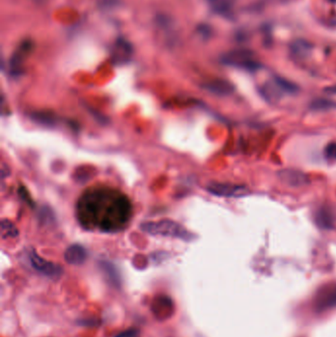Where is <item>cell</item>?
Returning a JSON list of instances; mask_svg holds the SVG:
<instances>
[{
  "label": "cell",
  "mask_w": 336,
  "mask_h": 337,
  "mask_svg": "<svg viewBox=\"0 0 336 337\" xmlns=\"http://www.w3.org/2000/svg\"><path fill=\"white\" fill-rule=\"evenodd\" d=\"M335 106L336 103L334 102L326 99H318L311 103V108L315 111H326L333 109Z\"/></svg>",
  "instance_id": "16"
},
{
  "label": "cell",
  "mask_w": 336,
  "mask_h": 337,
  "mask_svg": "<svg viewBox=\"0 0 336 337\" xmlns=\"http://www.w3.org/2000/svg\"><path fill=\"white\" fill-rule=\"evenodd\" d=\"M276 85L278 86V88L281 89L282 91H285V92H288V93H292V92H295L296 91V86L286 81V80H283L281 78H277L276 79Z\"/></svg>",
  "instance_id": "17"
},
{
  "label": "cell",
  "mask_w": 336,
  "mask_h": 337,
  "mask_svg": "<svg viewBox=\"0 0 336 337\" xmlns=\"http://www.w3.org/2000/svg\"><path fill=\"white\" fill-rule=\"evenodd\" d=\"M222 61L227 65L242 67L249 70L256 69L259 66L257 61L253 59V54L247 49L232 50L223 56Z\"/></svg>",
  "instance_id": "3"
},
{
  "label": "cell",
  "mask_w": 336,
  "mask_h": 337,
  "mask_svg": "<svg viewBox=\"0 0 336 337\" xmlns=\"http://www.w3.org/2000/svg\"><path fill=\"white\" fill-rule=\"evenodd\" d=\"M203 87L207 91L219 96L229 95L234 91V86L230 82L223 79H214L212 81H209L205 83Z\"/></svg>",
  "instance_id": "13"
},
{
  "label": "cell",
  "mask_w": 336,
  "mask_h": 337,
  "mask_svg": "<svg viewBox=\"0 0 336 337\" xmlns=\"http://www.w3.org/2000/svg\"><path fill=\"white\" fill-rule=\"evenodd\" d=\"M29 258L32 266L37 271H39L40 273L44 274L45 276L57 277V276L60 275L61 272H62V269L59 265L45 261L43 257L38 255L34 250H32L30 252Z\"/></svg>",
  "instance_id": "5"
},
{
  "label": "cell",
  "mask_w": 336,
  "mask_h": 337,
  "mask_svg": "<svg viewBox=\"0 0 336 337\" xmlns=\"http://www.w3.org/2000/svg\"><path fill=\"white\" fill-rule=\"evenodd\" d=\"M133 49L132 45L128 44L126 41L119 39L117 40V44L115 45L114 51H113V61L117 64L125 63L128 61V59L132 57Z\"/></svg>",
  "instance_id": "11"
},
{
  "label": "cell",
  "mask_w": 336,
  "mask_h": 337,
  "mask_svg": "<svg viewBox=\"0 0 336 337\" xmlns=\"http://www.w3.org/2000/svg\"><path fill=\"white\" fill-rule=\"evenodd\" d=\"M278 177L283 184L294 188L304 187L309 183V178L305 173L293 169L281 170L278 173Z\"/></svg>",
  "instance_id": "8"
},
{
  "label": "cell",
  "mask_w": 336,
  "mask_h": 337,
  "mask_svg": "<svg viewBox=\"0 0 336 337\" xmlns=\"http://www.w3.org/2000/svg\"><path fill=\"white\" fill-rule=\"evenodd\" d=\"M87 251L81 245H72L64 252V260L68 264L80 265L85 263Z\"/></svg>",
  "instance_id": "10"
},
{
  "label": "cell",
  "mask_w": 336,
  "mask_h": 337,
  "mask_svg": "<svg viewBox=\"0 0 336 337\" xmlns=\"http://www.w3.org/2000/svg\"><path fill=\"white\" fill-rule=\"evenodd\" d=\"M317 225L323 230H331L334 228L335 215L328 207H322L318 210L315 216Z\"/></svg>",
  "instance_id": "12"
},
{
  "label": "cell",
  "mask_w": 336,
  "mask_h": 337,
  "mask_svg": "<svg viewBox=\"0 0 336 337\" xmlns=\"http://www.w3.org/2000/svg\"><path fill=\"white\" fill-rule=\"evenodd\" d=\"M18 236V230L14 224L9 220H3L1 222V237L3 239L15 238Z\"/></svg>",
  "instance_id": "15"
},
{
  "label": "cell",
  "mask_w": 336,
  "mask_h": 337,
  "mask_svg": "<svg viewBox=\"0 0 336 337\" xmlns=\"http://www.w3.org/2000/svg\"><path fill=\"white\" fill-rule=\"evenodd\" d=\"M207 191L213 195L227 198L243 197L249 193L247 187L228 183H211L208 185Z\"/></svg>",
  "instance_id": "4"
},
{
  "label": "cell",
  "mask_w": 336,
  "mask_h": 337,
  "mask_svg": "<svg viewBox=\"0 0 336 337\" xmlns=\"http://www.w3.org/2000/svg\"><path fill=\"white\" fill-rule=\"evenodd\" d=\"M325 158L330 161H336V143H330L325 147Z\"/></svg>",
  "instance_id": "18"
},
{
  "label": "cell",
  "mask_w": 336,
  "mask_h": 337,
  "mask_svg": "<svg viewBox=\"0 0 336 337\" xmlns=\"http://www.w3.org/2000/svg\"><path fill=\"white\" fill-rule=\"evenodd\" d=\"M330 2H333V3H336V0H329Z\"/></svg>",
  "instance_id": "19"
},
{
  "label": "cell",
  "mask_w": 336,
  "mask_h": 337,
  "mask_svg": "<svg viewBox=\"0 0 336 337\" xmlns=\"http://www.w3.org/2000/svg\"><path fill=\"white\" fill-rule=\"evenodd\" d=\"M210 8L222 16L231 14L234 7V0H207Z\"/></svg>",
  "instance_id": "14"
},
{
  "label": "cell",
  "mask_w": 336,
  "mask_h": 337,
  "mask_svg": "<svg viewBox=\"0 0 336 337\" xmlns=\"http://www.w3.org/2000/svg\"><path fill=\"white\" fill-rule=\"evenodd\" d=\"M33 44L30 41H25L13 54L9 62V70L12 75H19L23 70V64L26 58L32 51Z\"/></svg>",
  "instance_id": "7"
},
{
  "label": "cell",
  "mask_w": 336,
  "mask_h": 337,
  "mask_svg": "<svg viewBox=\"0 0 336 337\" xmlns=\"http://www.w3.org/2000/svg\"><path fill=\"white\" fill-rule=\"evenodd\" d=\"M152 312L155 315V317L160 320H168L171 318L175 312L174 309V303L172 299L168 296H158L154 299L152 303Z\"/></svg>",
  "instance_id": "6"
},
{
  "label": "cell",
  "mask_w": 336,
  "mask_h": 337,
  "mask_svg": "<svg viewBox=\"0 0 336 337\" xmlns=\"http://www.w3.org/2000/svg\"><path fill=\"white\" fill-rule=\"evenodd\" d=\"M316 307L321 312L336 307V285L322 288L316 298Z\"/></svg>",
  "instance_id": "9"
},
{
  "label": "cell",
  "mask_w": 336,
  "mask_h": 337,
  "mask_svg": "<svg viewBox=\"0 0 336 337\" xmlns=\"http://www.w3.org/2000/svg\"><path fill=\"white\" fill-rule=\"evenodd\" d=\"M77 217L89 230L117 232L123 229L132 215L130 199L122 192L98 187L85 191L77 203Z\"/></svg>",
  "instance_id": "1"
},
{
  "label": "cell",
  "mask_w": 336,
  "mask_h": 337,
  "mask_svg": "<svg viewBox=\"0 0 336 337\" xmlns=\"http://www.w3.org/2000/svg\"><path fill=\"white\" fill-rule=\"evenodd\" d=\"M141 230L152 236L170 237L182 240H190L192 236L190 231L186 229L185 226L175 221L169 219L143 223L141 225Z\"/></svg>",
  "instance_id": "2"
}]
</instances>
